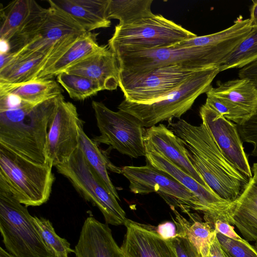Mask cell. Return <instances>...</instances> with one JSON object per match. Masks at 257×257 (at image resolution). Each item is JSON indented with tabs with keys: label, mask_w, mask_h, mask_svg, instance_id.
I'll return each mask as SVG.
<instances>
[{
	"label": "cell",
	"mask_w": 257,
	"mask_h": 257,
	"mask_svg": "<svg viewBox=\"0 0 257 257\" xmlns=\"http://www.w3.org/2000/svg\"><path fill=\"white\" fill-rule=\"evenodd\" d=\"M168 127L181 139L189 160L207 184L222 198L234 201L249 180L226 158L205 125L180 118L169 121Z\"/></svg>",
	"instance_id": "1"
},
{
	"label": "cell",
	"mask_w": 257,
	"mask_h": 257,
	"mask_svg": "<svg viewBox=\"0 0 257 257\" xmlns=\"http://www.w3.org/2000/svg\"><path fill=\"white\" fill-rule=\"evenodd\" d=\"M60 95L0 110V145L34 162L46 163L48 132Z\"/></svg>",
	"instance_id": "2"
},
{
	"label": "cell",
	"mask_w": 257,
	"mask_h": 257,
	"mask_svg": "<svg viewBox=\"0 0 257 257\" xmlns=\"http://www.w3.org/2000/svg\"><path fill=\"white\" fill-rule=\"evenodd\" d=\"M120 70L137 73L168 65H181L199 68L219 67L231 53L225 46L190 48L173 46L154 49L114 48Z\"/></svg>",
	"instance_id": "3"
},
{
	"label": "cell",
	"mask_w": 257,
	"mask_h": 257,
	"mask_svg": "<svg viewBox=\"0 0 257 257\" xmlns=\"http://www.w3.org/2000/svg\"><path fill=\"white\" fill-rule=\"evenodd\" d=\"M219 72L218 67L206 68L154 101L137 103L124 99L117 108L136 117L148 128L163 121H171L173 118L180 119L198 96L210 89Z\"/></svg>",
	"instance_id": "4"
},
{
	"label": "cell",
	"mask_w": 257,
	"mask_h": 257,
	"mask_svg": "<svg viewBox=\"0 0 257 257\" xmlns=\"http://www.w3.org/2000/svg\"><path fill=\"white\" fill-rule=\"evenodd\" d=\"M0 232L9 252L15 257H54L27 207L0 179Z\"/></svg>",
	"instance_id": "5"
},
{
	"label": "cell",
	"mask_w": 257,
	"mask_h": 257,
	"mask_svg": "<svg viewBox=\"0 0 257 257\" xmlns=\"http://www.w3.org/2000/svg\"><path fill=\"white\" fill-rule=\"evenodd\" d=\"M52 164L34 162L0 145V179L26 207L39 206L49 199L55 177Z\"/></svg>",
	"instance_id": "6"
},
{
	"label": "cell",
	"mask_w": 257,
	"mask_h": 257,
	"mask_svg": "<svg viewBox=\"0 0 257 257\" xmlns=\"http://www.w3.org/2000/svg\"><path fill=\"white\" fill-rule=\"evenodd\" d=\"M55 167L85 200L99 209L106 224H124L125 212L91 168L79 146L67 162Z\"/></svg>",
	"instance_id": "7"
},
{
	"label": "cell",
	"mask_w": 257,
	"mask_h": 257,
	"mask_svg": "<svg viewBox=\"0 0 257 257\" xmlns=\"http://www.w3.org/2000/svg\"><path fill=\"white\" fill-rule=\"evenodd\" d=\"M206 68H207L168 65L137 73L120 70L118 86L126 100L137 103H149L170 92Z\"/></svg>",
	"instance_id": "8"
},
{
	"label": "cell",
	"mask_w": 257,
	"mask_h": 257,
	"mask_svg": "<svg viewBox=\"0 0 257 257\" xmlns=\"http://www.w3.org/2000/svg\"><path fill=\"white\" fill-rule=\"evenodd\" d=\"M197 35L161 15L127 25H117L108 41L109 48L154 49L169 47Z\"/></svg>",
	"instance_id": "9"
},
{
	"label": "cell",
	"mask_w": 257,
	"mask_h": 257,
	"mask_svg": "<svg viewBox=\"0 0 257 257\" xmlns=\"http://www.w3.org/2000/svg\"><path fill=\"white\" fill-rule=\"evenodd\" d=\"M92 106L100 133L93 139L97 144L109 145L131 158L146 156V130L140 119L122 110L114 111L101 102L93 100Z\"/></svg>",
	"instance_id": "10"
},
{
	"label": "cell",
	"mask_w": 257,
	"mask_h": 257,
	"mask_svg": "<svg viewBox=\"0 0 257 257\" xmlns=\"http://www.w3.org/2000/svg\"><path fill=\"white\" fill-rule=\"evenodd\" d=\"M121 174L128 180L130 191L135 194L156 192L170 206L191 214L190 209L205 213L198 198L168 173L147 164L143 166H126Z\"/></svg>",
	"instance_id": "11"
},
{
	"label": "cell",
	"mask_w": 257,
	"mask_h": 257,
	"mask_svg": "<svg viewBox=\"0 0 257 257\" xmlns=\"http://www.w3.org/2000/svg\"><path fill=\"white\" fill-rule=\"evenodd\" d=\"M81 120L76 107L60 95L47 135L46 156L53 167L67 162L78 147Z\"/></svg>",
	"instance_id": "12"
},
{
	"label": "cell",
	"mask_w": 257,
	"mask_h": 257,
	"mask_svg": "<svg viewBox=\"0 0 257 257\" xmlns=\"http://www.w3.org/2000/svg\"><path fill=\"white\" fill-rule=\"evenodd\" d=\"M145 148L147 164L168 173L198 198L205 209V221L212 224L214 221L220 219L231 224L230 213L232 202L222 198L210 186L198 182L160 152L148 147Z\"/></svg>",
	"instance_id": "13"
},
{
	"label": "cell",
	"mask_w": 257,
	"mask_h": 257,
	"mask_svg": "<svg viewBox=\"0 0 257 257\" xmlns=\"http://www.w3.org/2000/svg\"><path fill=\"white\" fill-rule=\"evenodd\" d=\"M202 122L229 161L246 178L252 177L237 125L206 104L199 110Z\"/></svg>",
	"instance_id": "14"
},
{
	"label": "cell",
	"mask_w": 257,
	"mask_h": 257,
	"mask_svg": "<svg viewBox=\"0 0 257 257\" xmlns=\"http://www.w3.org/2000/svg\"><path fill=\"white\" fill-rule=\"evenodd\" d=\"M86 32L61 11L50 7L42 25L24 46L11 54L17 56L35 52H47L69 38Z\"/></svg>",
	"instance_id": "15"
},
{
	"label": "cell",
	"mask_w": 257,
	"mask_h": 257,
	"mask_svg": "<svg viewBox=\"0 0 257 257\" xmlns=\"http://www.w3.org/2000/svg\"><path fill=\"white\" fill-rule=\"evenodd\" d=\"M126 231L120 248L126 257H177L156 227L126 219Z\"/></svg>",
	"instance_id": "16"
},
{
	"label": "cell",
	"mask_w": 257,
	"mask_h": 257,
	"mask_svg": "<svg viewBox=\"0 0 257 257\" xmlns=\"http://www.w3.org/2000/svg\"><path fill=\"white\" fill-rule=\"evenodd\" d=\"M74 250L76 257H126L108 225L92 216L85 220Z\"/></svg>",
	"instance_id": "17"
},
{
	"label": "cell",
	"mask_w": 257,
	"mask_h": 257,
	"mask_svg": "<svg viewBox=\"0 0 257 257\" xmlns=\"http://www.w3.org/2000/svg\"><path fill=\"white\" fill-rule=\"evenodd\" d=\"M144 141L146 147L160 152L198 182L209 186L192 165L181 139L165 125L160 123L148 128Z\"/></svg>",
	"instance_id": "18"
},
{
	"label": "cell",
	"mask_w": 257,
	"mask_h": 257,
	"mask_svg": "<svg viewBox=\"0 0 257 257\" xmlns=\"http://www.w3.org/2000/svg\"><path fill=\"white\" fill-rule=\"evenodd\" d=\"M64 72L92 79L99 83L103 90H115L118 86V62L115 54L108 45Z\"/></svg>",
	"instance_id": "19"
},
{
	"label": "cell",
	"mask_w": 257,
	"mask_h": 257,
	"mask_svg": "<svg viewBox=\"0 0 257 257\" xmlns=\"http://www.w3.org/2000/svg\"><path fill=\"white\" fill-rule=\"evenodd\" d=\"M50 7L66 14L86 32L110 27L108 0H48Z\"/></svg>",
	"instance_id": "20"
},
{
	"label": "cell",
	"mask_w": 257,
	"mask_h": 257,
	"mask_svg": "<svg viewBox=\"0 0 257 257\" xmlns=\"http://www.w3.org/2000/svg\"><path fill=\"white\" fill-rule=\"evenodd\" d=\"M230 216L231 224L246 241H257V180L253 176L232 202Z\"/></svg>",
	"instance_id": "21"
},
{
	"label": "cell",
	"mask_w": 257,
	"mask_h": 257,
	"mask_svg": "<svg viewBox=\"0 0 257 257\" xmlns=\"http://www.w3.org/2000/svg\"><path fill=\"white\" fill-rule=\"evenodd\" d=\"M206 94L229 101L247 121L257 112V87L246 78L218 82L216 87L212 86Z\"/></svg>",
	"instance_id": "22"
},
{
	"label": "cell",
	"mask_w": 257,
	"mask_h": 257,
	"mask_svg": "<svg viewBox=\"0 0 257 257\" xmlns=\"http://www.w3.org/2000/svg\"><path fill=\"white\" fill-rule=\"evenodd\" d=\"M97 35L86 32L80 35L55 63L47 71L40 74L36 79H50L57 76L71 66L101 50L104 46L98 45Z\"/></svg>",
	"instance_id": "23"
},
{
	"label": "cell",
	"mask_w": 257,
	"mask_h": 257,
	"mask_svg": "<svg viewBox=\"0 0 257 257\" xmlns=\"http://www.w3.org/2000/svg\"><path fill=\"white\" fill-rule=\"evenodd\" d=\"M79 144L88 163L108 191L117 200H120L117 191L108 176L107 170L121 174L122 168L114 165L104 153L101 151L99 145L90 139L84 131V121L79 124Z\"/></svg>",
	"instance_id": "24"
},
{
	"label": "cell",
	"mask_w": 257,
	"mask_h": 257,
	"mask_svg": "<svg viewBox=\"0 0 257 257\" xmlns=\"http://www.w3.org/2000/svg\"><path fill=\"white\" fill-rule=\"evenodd\" d=\"M59 84L51 79H36L21 84L0 83V95L14 94L23 101L38 104L62 94Z\"/></svg>",
	"instance_id": "25"
},
{
	"label": "cell",
	"mask_w": 257,
	"mask_h": 257,
	"mask_svg": "<svg viewBox=\"0 0 257 257\" xmlns=\"http://www.w3.org/2000/svg\"><path fill=\"white\" fill-rule=\"evenodd\" d=\"M153 0H108V18L119 20L118 25L138 23L154 16L151 10Z\"/></svg>",
	"instance_id": "26"
},
{
	"label": "cell",
	"mask_w": 257,
	"mask_h": 257,
	"mask_svg": "<svg viewBox=\"0 0 257 257\" xmlns=\"http://www.w3.org/2000/svg\"><path fill=\"white\" fill-rule=\"evenodd\" d=\"M170 208L176 216L174 222L177 231L185 232L190 241L200 253L208 252L211 240L215 233L213 225L209 222L201 221L200 219H198L194 214L190 216L193 220V223H190L175 207Z\"/></svg>",
	"instance_id": "27"
},
{
	"label": "cell",
	"mask_w": 257,
	"mask_h": 257,
	"mask_svg": "<svg viewBox=\"0 0 257 257\" xmlns=\"http://www.w3.org/2000/svg\"><path fill=\"white\" fill-rule=\"evenodd\" d=\"M48 13V8L41 7L36 1L30 0V11L26 20L10 41V53L18 50L27 43L40 28Z\"/></svg>",
	"instance_id": "28"
},
{
	"label": "cell",
	"mask_w": 257,
	"mask_h": 257,
	"mask_svg": "<svg viewBox=\"0 0 257 257\" xmlns=\"http://www.w3.org/2000/svg\"><path fill=\"white\" fill-rule=\"evenodd\" d=\"M57 81L75 100H83L103 90L96 81L77 74L63 72L57 76Z\"/></svg>",
	"instance_id": "29"
},
{
	"label": "cell",
	"mask_w": 257,
	"mask_h": 257,
	"mask_svg": "<svg viewBox=\"0 0 257 257\" xmlns=\"http://www.w3.org/2000/svg\"><path fill=\"white\" fill-rule=\"evenodd\" d=\"M257 60V27L237 46L224 63L220 72L232 68H241Z\"/></svg>",
	"instance_id": "30"
},
{
	"label": "cell",
	"mask_w": 257,
	"mask_h": 257,
	"mask_svg": "<svg viewBox=\"0 0 257 257\" xmlns=\"http://www.w3.org/2000/svg\"><path fill=\"white\" fill-rule=\"evenodd\" d=\"M30 8V0H17L12 2L7 14H4L0 28V39L9 42L27 18Z\"/></svg>",
	"instance_id": "31"
},
{
	"label": "cell",
	"mask_w": 257,
	"mask_h": 257,
	"mask_svg": "<svg viewBox=\"0 0 257 257\" xmlns=\"http://www.w3.org/2000/svg\"><path fill=\"white\" fill-rule=\"evenodd\" d=\"M34 217L45 244L54 257H69V254L74 253V249L71 248L70 243L56 233L52 223L49 219L35 216Z\"/></svg>",
	"instance_id": "32"
},
{
	"label": "cell",
	"mask_w": 257,
	"mask_h": 257,
	"mask_svg": "<svg viewBox=\"0 0 257 257\" xmlns=\"http://www.w3.org/2000/svg\"><path fill=\"white\" fill-rule=\"evenodd\" d=\"M216 233L222 248L228 257H257L255 246L250 245L245 239L236 240Z\"/></svg>",
	"instance_id": "33"
},
{
	"label": "cell",
	"mask_w": 257,
	"mask_h": 257,
	"mask_svg": "<svg viewBox=\"0 0 257 257\" xmlns=\"http://www.w3.org/2000/svg\"><path fill=\"white\" fill-rule=\"evenodd\" d=\"M166 240L173 248L177 257H202L185 233L177 232L174 237Z\"/></svg>",
	"instance_id": "34"
},
{
	"label": "cell",
	"mask_w": 257,
	"mask_h": 257,
	"mask_svg": "<svg viewBox=\"0 0 257 257\" xmlns=\"http://www.w3.org/2000/svg\"><path fill=\"white\" fill-rule=\"evenodd\" d=\"M237 126L242 142L253 146L250 155L257 157V112L246 122Z\"/></svg>",
	"instance_id": "35"
},
{
	"label": "cell",
	"mask_w": 257,
	"mask_h": 257,
	"mask_svg": "<svg viewBox=\"0 0 257 257\" xmlns=\"http://www.w3.org/2000/svg\"><path fill=\"white\" fill-rule=\"evenodd\" d=\"M212 225L216 232L228 238L238 241L244 239L237 234L234 229V227L228 222L217 219L213 222Z\"/></svg>",
	"instance_id": "36"
},
{
	"label": "cell",
	"mask_w": 257,
	"mask_h": 257,
	"mask_svg": "<svg viewBox=\"0 0 257 257\" xmlns=\"http://www.w3.org/2000/svg\"><path fill=\"white\" fill-rule=\"evenodd\" d=\"M158 234L164 239L168 240L177 235L176 225L171 221H165L156 227Z\"/></svg>",
	"instance_id": "37"
},
{
	"label": "cell",
	"mask_w": 257,
	"mask_h": 257,
	"mask_svg": "<svg viewBox=\"0 0 257 257\" xmlns=\"http://www.w3.org/2000/svg\"><path fill=\"white\" fill-rule=\"evenodd\" d=\"M239 78H246L257 87V60L240 68L238 72Z\"/></svg>",
	"instance_id": "38"
},
{
	"label": "cell",
	"mask_w": 257,
	"mask_h": 257,
	"mask_svg": "<svg viewBox=\"0 0 257 257\" xmlns=\"http://www.w3.org/2000/svg\"><path fill=\"white\" fill-rule=\"evenodd\" d=\"M210 257H228L222 248L216 236V233L213 235L209 247Z\"/></svg>",
	"instance_id": "39"
},
{
	"label": "cell",
	"mask_w": 257,
	"mask_h": 257,
	"mask_svg": "<svg viewBox=\"0 0 257 257\" xmlns=\"http://www.w3.org/2000/svg\"><path fill=\"white\" fill-rule=\"evenodd\" d=\"M250 8V22L251 27H257V0H252Z\"/></svg>",
	"instance_id": "40"
},
{
	"label": "cell",
	"mask_w": 257,
	"mask_h": 257,
	"mask_svg": "<svg viewBox=\"0 0 257 257\" xmlns=\"http://www.w3.org/2000/svg\"><path fill=\"white\" fill-rule=\"evenodd\" d=\"M11 50V46L10 42L6 39H0V53H9Z\"/></svg>",
	"instance_id": "41"
},
{
	"label": "cell",
	"mask_w": 257,
	"mask_h": 257,
	"mask_svg": "<svg viewBox=\"0 0 257 257\" xmlns=\"http://www.w3.org/2000/svg\"><path fill=\"white\" fill-rule=\"evenodd\" d=\"M0 257H15L10 252L7 251L2 247H0Z\"/></svg>",
	"instance_id": "42"
},
{
	"label": "cell",
	"mask_w": 257,
	"mask_h": 257,
	"mask_svg": "<svg viewBox=\"0 0 257 257\" xmlns=\"http://www.w3.org/2000/svg\"><path fill=\"white\" fill-rule=\"evenodd\" d=\"M201 255H202V257H210L209 255V252L207 253L201 254Z\"/></svg>",
	"instance_id": "43"
},
{
	"label": "cell",
	"mask_w": 257,
	"mask_h": 257,
	"mask_svg": "<svg viewBox=\"0 0 257 257\" xmlns=\"http://www.w3.org/2000/svg\"><path fill=\"white\" fill-rule=\"evenodd\" d=\"M255 248H256V250H257V241H255Z\"/></svg>",
	"instance_id": "44"
}]
</instances>
